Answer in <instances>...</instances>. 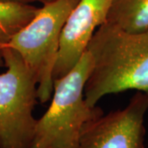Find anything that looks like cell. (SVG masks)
<instances>
[{"label":"cell","mask_w":148,"mask_h":148,"mask_svg":"<svg viewBox=\"0 0 148 148\" xmlns=\"http://www.w3.org/2000/svg\"><path fill=\"white\" fill-rule=\"evenodd\" d=\"M87 51L92 58L84 90L88 105L125 90L148 95L147 32L131 34L106 22L95 31Z\"/></svg>","instance_id":"obj_1"},{"label":"cell","mask_w":148,"mask_h":148,"mask_svg":"<svg viewBox=\"0 0 148 148\" xmlns=\"http://www.w3.org/2000/svg\"><path fill=\"white\" fill-rule=\"evenodd\" d=\"M92 67L86 50L65 76L53 80L51 102L37 119L35 134L28 148H77L84 126L104 114L85 100L84 90Z\"/></svg>","instance_id":"obj_2"},{"label":"cell","mask_w":148,"mask_h":148,"mask_svg":"<svg viewBox=\"0 0 148 148\" xmlns=\"http://www.w3.org/2000/svg\"><path fill=\"white\" fill-rule=\"evenodd\" d=\"M79 0H55L38 8L36 15L12 36L6 46L20 54L37 82L40 103L50 100L53 70L64 23ZM5 46V45H4Z\"/></svg>","instance_id":"obj_3"},{"label":"cell","mask_w":148,"mask_h":148,"mask_svg":"<svg viewBox=\"0 0 148 148\" xmlns=\"http://www.w3.org/2000/svg\"><path fill=\"white\" fill-rule=\"evenodd\" d=\"M0 49L7 68L0 73V148H28L37 123L36 79L16 50Z\"/></svg>","instance_id":"obj_4"},{"label":"cell","mask_w":148,"mask_h":148,"mask_svg":"<svg viewBox=\"0 0 148 148\" xmlns=\"http://www.w3.org/2000/svg\"><path fill=\"white\" fill-rule=\"evenodd\" d=\"M148 95L138 91L123 109L88 122L77 148H144Z\"/></svg>","instance_id":"obj_5"},{"label":"cell","mask_w":148,"mask_h":148,"mask_svg":"<svg viewBox=\"0 0 148 148\" xmlns=\"http://www.w3.org/2000/svg\"><path fill=\"white\" fill-rule=\"evenodd\" d=\"M112 0H79L64 23L53 80L68 74L82 58L97 28L105 24Z\"/></svg>","instance_id":"obj_6"},{"label":"cell","mask_w":148,"mask_h":148,"mask_svg":"<svg viewBox=\"0 0 148 148\" xmlns=\"http://www.w3.org/2000/svg\"><path fill=\"white\" fill-rule=\"evenodd\" d=\"M106 23L131 34L148 32V0H112Z\"/></svg>","instance_id":"obj_7"},{"label":"cell","mask_w":148,"mask_h":148,"mask_svg":"<svg viewBox=\"0 0 148 148\" xmlns=\"http://www.w3.org/2000/svg\"><path fill=\"white\" fill-rule=\"evenodd\" d=\"M38 8L26 3H0V47L25 27L36 15Z\"/></svg>","instance_id":"obj_8"},{"label":"cell","mask_w":148,"mask_h":148,"mask_svg":"<svg viewBox=\"0 0 148 148\" xmlns=\"http://www.w3.org/2000/svg\"><path fill=\"white\" fill-rule=\"evenodd\" d=\"M53 1H55V0H25V3H32L37 2V3H40L42 4H45V3H50V2H53Z\"/></svg>","instance_id":"obj_9"},{"label":"cell","mask_w":148,"mask_h":148,"mask_svg":"<svg viewBox=\"0 0 148 148\" xmlns=\"http://www.w3.org/2000/svg\"><path fill=\"white\" fill-rule=\"evenodd\" d=\"M0 3H25V0H0Z\"/></svg>","instance_id":"obj_10"},{"label":"cell","mask_w":148,"mask_h":148,"mask_svg":"<svg viewBox=\"0 0 148 148\" xmlns=\"http://www.w3.org/2000/svg\"><path fill=\"white\" fill-rule=\"evenodd\" d=\"M2 66H4V62H3V59L2 51H1V49H0V68H1Z\"/></svg>","instance_id":"obj_11"},{"label":"cell","mask_w":148,"mask_h":148,"mask_svg":"<svg viewBox=\"0 0 148 148\" xmlns=\"http://www.w3.org/2000/svg\"></svg>","instance_id":"obj_12"}]
</instances>
